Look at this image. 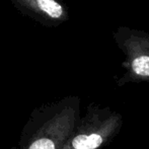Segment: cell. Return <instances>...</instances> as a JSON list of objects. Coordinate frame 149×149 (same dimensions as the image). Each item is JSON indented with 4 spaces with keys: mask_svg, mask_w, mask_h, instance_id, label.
Listing matches in <instances>:
<instances>
[{
    "mask_svg": "<svg viewBox=\"0 0 149 149\" xmlns=\"http://www.w3.org/2000/svg\"><path fill=\"white\" fill-rule=\"evenodd\" d=\"M81 100L68 95L31 111L18 141V149H62L80 119Z\"/></svg>",
    "mask_w": 149,
    "mask_h": 149,
    "instance_id": "6da1fadb",
    "label": "cell"
},
{
    "mask_svg": "<svg viewBox=\"0 0 149 149\" xmlns=\"http://www.w3.org/2000/svg\"><path fill=\"white\" fill-rule=\"evenodd\" d=\"M123 117L110 107L89 104L62 149H102L119 135Z\"/></svg>",
    "mask_w": 149,
    "mask_h": 149,
    "instance_id": "7a4b0ae2",
    "label": "cell"
},
{
    "mask_svg": "<svg viewBox=\"0 0 149 149\" xmlns=\"http://www.w3.org/2000/svg\"><path fill=\"white\" fill-rule=\"evenodd\" d=\"M113 39L125 56L122 63L125 72L117 80V85L149 83V33L121 26L113 33Z\"/></svg>",
    "mask_w": 149,
    "mask_h": 149,
    "instance_id": "3957f363",
    "label": "cell"
},
{
    "mask_svg": "<svg viewBox=\"0 0 149 149\" xmlns=\"http://www.w3.org/2000/svg\"><path fill=\"white\" fill-rule=\"evenodd\" d=\"M12 2L22 12L47 26H58L69 18L66 8L58 0H12Z\"/></svg>",
    "mask_w": 149,
    "mask_h": 149,
    "instance_id": "277c9868",
    "label": "cell"
},
{
    "mask_svg": "<svg viewBox=\"0 0 149 149\" xmlns=\"http://www.w3.org/2000/svg\"><path fill=\"white\" fill-rule=\"evenodd\" d=\"M8 149H18L16 146H12V147H10V148H8Z\"/></svg>",
    "mask_w": 149,
    "mask_h": 149,
    "instance_id": "5b68a950",
    "label": "cell"
}]
</instances>
